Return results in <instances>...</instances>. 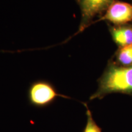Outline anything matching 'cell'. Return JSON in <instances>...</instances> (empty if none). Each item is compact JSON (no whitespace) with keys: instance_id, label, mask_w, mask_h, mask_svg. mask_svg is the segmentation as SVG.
Here are the masks:
<instances>
[{"instance_id":"cell-1","label":"cell","mask_w":132,"mask_h":132,"mask_svg":"<svg viewBox=\"0 0 132 132\" xmlns=\"http://www.w3.org/2000/svg\"><path fill=\"white\" fill-rule=\"evenodd\" d=\"M97 81L98 88L90 95V100L102 99L113 93L132 96V66L120 65L111 58Z\"/></svg>"},{"instance_id":"cell-2","label":"cell","mask_w":132,"mask_h":132,"mask_svg":"<svg viewBox=\"0 0 132 132\" xmlns=\"http://www.w3.org/2000/svg\"><path fill=\"white\" fill-rule=\"evenodd\" d=\"M57 97L70 98L61 94L52 83L45 80H38L32 82L28 90L29 101L37 107H45L52 104Z\"/></svg>"},{"instance_id":"cell-3","label":"cell","mask_w":132,"mask_h":132,"mask_svg":"<svg viewBox=\"0 0 132 132\" xmlns=\"http://www.w3.org/2000/svg\"><path fill=\"white\" fill-rule=\"evenodd\" d=\"M114 0H75L81 11V21L77 34L93 23L95 16L100 17Z\"/></svg>"},{"instance_id":"cell-4","label":"cell","mask_w":132,"mask_h":132,"mask_svg":"<svg viewBox=\"0 0 132 132\" xmlns=\"http://www.w3.org/2000/svg\"><path fill=\"white\" fill-rule=\"evenodd\" d=\"M106 21L113 25H123L132 23V4L114 0L105 12L94 23Z\"/></svg>"},{"instance_id":"cell-5","label":"cell","mask_w":132,"mask_h":132,"mask_svg":"<svg viewBox=\"0 0 132 132\" xmlns=\"http://www.w3.org/2000/svg\"><path fill=\"white\" fill-rule=\"evenodd\" d=\"M108 26L112 39L118 47L132 44V23L117 26L108 23Z\"/></svg>"},{"instance_id":"cell-6","label":"cell","mask_w":132,"mask_h":132,"mask_svg":"<svg viewBox=\"0 0 132 132\" xmlns=\"http://www.w3.org/2000/svg\"><path fill=\"white\" fill-rule=\"evenodd\" d=\"M112 59L120 65L125 67L132 66V44L118 47Z\"/></svg>"},{"instance_id":"cell-7","label":"cell","mask_w":132,"mask_h":132,"mask_svg":"<svg viewBox=\"0 0 132 132\" xmlns=\"http://www.w3.org/2000/svg\"><path fill=\"white\" fill-rule=\"evenodd\" d=\"M83 104L86 109V114L87 117L86 125L83 132H102L101 128L97 124L94 119L92 114L87 106V105L86 103Z\"/></svg>"}]
</instances>
